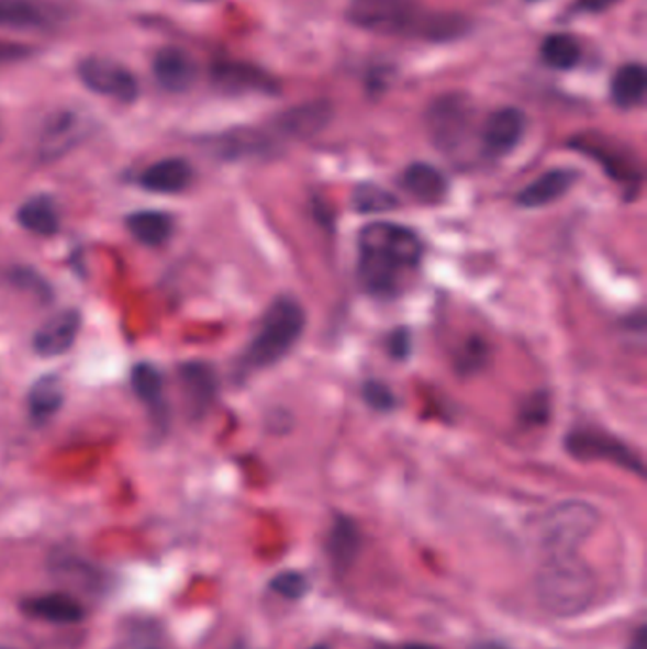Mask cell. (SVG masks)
<instances>
[{"label":"cell","instance_id":"1","mask_svg":"<svg viewBox=\"0 0 647 649\" xmlns=\"http://www.w3.org/2000/svg\"><path fill=\"white\" fill-rule=\"evenodd\" d=\"M357 278L375 296H393L401 291L404 276L422 260V242L416 232L395 223H370L357 238Z\"/></svg>","mask_w":647,"mask_h":649},{"label":"cell","instance_id":"2","mask_svg":"<svg viewBox=\"0 0 647 649\" xmlns=\"http://www.w3.org/2000/svg\"><path fill=\"white\" fill-rule=\"evenodd\" d=\"M348 18L370 33L417 36L433 43L454 41L469 29L464 15L430 12L417 0H352Z\"/></svg>","mask_w":647,"mask_h":649},{"label":"cell","instance_id":"3","mask_svg":"<svg viewBox=\"0 0 647 649\" xmlns=\"http://www.w3.org/2000/svg\"><path fill=\"white\" fill-rule=\"evenodd\" d=\"M596 581L583 560L570 555H549L537 573V596L555 615H576L591 604Z\"/></svg>","mask_w":647,"mask_h":649},{"label":"cell","instance_id":"4","mask_svg":"<svg viewBox=\"0 0 647 649\" xmlns=\"http://www.w3.org/2000/svg\"><path fill=\"white\" fill-rule=\"evenodd\" d=\"M306 327V315L299 302L281 296L266 310L257 335L242 357L244 370H260L279 363L299 343Z\"/></svg>","mask_w":647,"mask_h":649},{"label":"cell","instance_id":"5","mask_svg":"<svg viewBox=\"0 0 647 649\" xmlns=\"http://www.w3.org/2000/svg\"><path fill=\"white\" fill-rule=\"evenodd\" d=\"M570 147L599 161L605 174L610 175L613 181L623 184L626 190L633 192L640 189V161L633 148L620 139H613L604 133H579L570 141Z\"/></svg>","mask_w":647,"mask_h":649},{"label":"cell","instance_id":"6","mask_svg":"<svg viewBox=\"0 0 647 649\" xmlns=\"http://www.w3.org/2000/svg\"><path fill=\"white\" fill-rule=\"evenodd\" d=\"M599 523V513L591 505L568 502L550 511L542 524V544L549 555H570L589 538Z\"/></svg>","mask_w":647,"mask_h":649},{"label":"cell","instance_id":"7","mask_svg":"<svg viewBox=\"0 0 647 649\" xmlns=\"http://www.w3.org/2000/svg\"><path fill=\"white\" fill-rule=\"evenodd\" d=\"M564 447L568 450V455L573 456L576 460L610 461V463H615V466H620L626 471H633L636 475H646V469H644V461H642L640 456L636 455L626 443L613 437L610 433L592 429V427L571 429L566 435Z\"/></svg>","mask_w":647,"mask_h":649},{"label":"cell","instance_id":"8","mask_svg":"<svg viewBox=\"0 0 647 649\" xmlns=\"http://www.w3.org/2000/svg\"><path fill=\"white\" fill-rule=\"evenodd\" d=\"M473 126V105L461 93L437 99L427 111V130L433 145L440 150H456Z\"/></svg>","mask_w":647,"mask_h":649},{"label":"cell","instance_id":"9","mask_svg":"<svg viewBox=\"0 0 647 649\" xmlns=\"http://www.w3.org/2000/svg\"><path fill=\"white\" fill-rule=\"evenodd\" d=\"M78 77L86 88L99 96L116 99L120 103H133L140 98V85L124 65L107 57H88L78 65Z\"/></svg>","mask_w":647,"mask_h":649},{"label":"cell","instance_id":"10","mask_svg":"<svg viewBox=\"0 0 647 649\" xmlns=\"http://www.w3.org/2000/svg\"><path fill=\"white\" fill-rule=\"evenodd\" d=\"M90 130V122L77 111H59L46 120L38 139V156L41 160L52 161L62 158L70 148L86 137Z\"/></svg>","mask_w":647,"mask_h":649},{"label":"cell","instance_id":"11","mask_svg":"<svg viewBox=\"0 0 647 649\" xmlns=\"http://www.w3.org/2000/svg\"><path fill=\"white\" fill-rule=\"evenodd\" d=\"M211 78L219 90L226 93H278V80L266 70L242 61H221L213 65Z\"/></svg>","mask_w":647,"mask_h":649},{"label":"cell","instance_id":"12","mask_svg":"<svg viewBox=\"0 0 647 649\" xmlns=\"http://www.w3.org/2000/svg\"><path fill=\"white\" fill-rule=\"evenodd\" d=\"M526 132V116L521 109L507 107L490 114L482 127V145L492 156L511 153L521 143Z\"/></svg>","mask_w":647,"mask_h":649},{"label":"cell","instance_id":"13","mask_svg":"<svg viewBox=\"0 0 647 649\" xmlns=\"http://www.w3.org/2000/svg\"><path fill=\"white\" fill-rule=\"evenodd\" d=\"M80 331V314L77 310H63L59 314L52 315L48 322L42 323V327L35 333L33 346L42 357L63 356L72 348Z\"/></svg>","mask_w":647,"mask_h":649},{"label":"cell","instance_id":"14","mask_svg":"<svg viewBox=\"0 0 647 649\" xmlns=\"http://www.w3.org/2000/svg\"><path fill=\"white\" fill-rule=\"evenodd\" d=\"M153 70L158 85L174 93L190 90L198 77L194 59L188 56L185 49L174 48V46H167L156 54Z\"/></svg>","mask_w":647,"mask_h":649},{"label":"cell","instance_id":"15","mask_svg":"<svg viewBox=\"0 0 647 649\" xmlns=\"http://www.w3.org/2000/svg\"><path fill=\"white\" fill-rule=\"evenodd\" d=\"M179 377H181L182 391H185L190 414L203 416L209 411V406L213 405L216 390H219L215 370L202 361H190L181 365Z\"/></svg>","mask_w":647,"mask_h":649},{"label":"cell","instance_id":"16","mask_svg":"<svg viewBox=\"0 0 647 649\" xmlns=\"http://www.w3.org/2000/svg\"><path fill=\"white\" fill-rule=\"evenodd\" d=\"M194 171L182 158L156 161L141 174L140 184L154 194H179L192 182Z\"/></svg>","mask_w":647,"mask_h":649},{"label":"cell","instance_id":"17","mask_svg":"<svg viewBox=\"0 0 647 649\" xmlns=\"http://www.w3.org/2000/svg\"><path fill=\"white\" fill-rule=\"evenodd\" d=\"M576 179H578V174L573 169H549V171L539 175L536 181L529 182L528 187L516 195V203L526 210L549 205V203L560 200L573 187Z\"/></svg>","mask_w":647,"mask_h":649},{"label":"cell","instance_id":"18","mask_svg":"<svg viewBox=\"0 0 647 649\" xmlns=\"http://www.w3.org/2000/svg\"><path fill=\"white\" fill-rule=\"evenodd\" d=\"M399 182L412 198L422 203L443 202L448 194V181L443 171L424 161L411 164L401 174Z\"/></svg>","mask_w":647,"mask_h":649},{"label":"cell","instance_id":"19","mask_svg":"<svg viewBox=\"0 0 647 649\" xmlns=\"http://www.w3.org/2000/svg\"><path fill=\"white\" fill-rule=\"evenodd\" d=\"M333 119V109L325 101H313L306 105L294 107L283 112L278 120V127L281 132L294 137V139H306L317 135L325 130Z\"/></svg>","mask_w":647,"mask_h":649},{"label":"cell","instance_id":"20","mask_svg":"<svg viewBox=\"0 0 647 649\" xmlns=\"http://www.w3.org/2000/svg\"><path fill=\"white\" fill-rule=\"evenodd\" d=\"M23 612L42 619V622L59 623V625H69V623H80L83 619L82 604L72 598L70 594L52 593L33 596L21 604Z\"/></svg>","mask_w":647,"mask_h":649},{"label":"cell","instance_id":"21","mask_svg":"<svg viewBox=\"0 0 647 649\" xmlns=\"http://www.w3.org/2000/svg\"><path fill=\"white\" fill-rule=\"evenodd\" d=\"M361 547V534L357 524L348 517H338L328 531L327 552L336 572H346L354 566Z\"/></svg>","mask_w":647,"mask_h":649},{"label":"cell","instance_id":"22","mask_svg":"<svg viewBox=\"0 0 647 649\" xmlns=\"http://www.w3.org/2000/svg\"><path fill=\"white\" fill-rule=\"evenodd\" d=\"M647 72L642 65L626 64L615 70L610 86L612 101L620 109H634L646 99Z\"/></svg>","mask_w":647,"mask_h":649},{"label":"cell","instance_id":"23","mask_svg":"<svg viewBox=\"0 0 647 649\" xmlns=\"http://www.w3.org/2000/svg\"><path fill=\"white\" fill-rule=\"evenodd\" d=\"M18 221L25 231L44 238L54 236L59 231V213L56 203L48 195L29 198L18 211Z\"/></svg>","mask_w":647,"mask_h":649},{"label":"cell","instance_id":"24","mask_svg":"<svg viewBox=\"0 0 647 649\" xmlns=\"http://www.w3.org/2000/svg\"><path fill=\"white\" fill-rule=\"evenodd\" d=\"M125 224L133 238L148 247H160L174 234V219L161 211H137L127 216Z\"/></svg>","mask_w":647,"mask_h":649},{"label":"cell","instance_id":"25","mask_svg":"<svg viewBox=\"0 0 647 649\" xmlns=\"http://www.w3.org/2000/svg\"><path fill=\"white\" fill-rule=\"evenodd\" d=\"M29 414L35 422L52 418L63 405V384L54 374L38 378L29 391Z\"/></svg>","mask_w":647,"mask_h":649},{"label":"cell","instance_id":"26","mask_svg":"<svg viewBox=\"0 0 647 649\" xmlns=\"http://www.w3.org/2000/svg\"><path fill=\"white\" fill-rule=\"evenodd\" d=\"M132 388L135 391V395L150 406V411L154 412V416H160L164 414V380H161L160 370L156 369L150 363L135 365L132 370Z\"/></svg>","mask_w":647,"mask_h":649},{"label":"cell","instance_id":"27","mask_svg":"<svg viewBox=\"0 0 647 649\" xmlns=\"http://www.w3.org/2000/svg\"><path fill=\"white\" fill-rule=\"evenodd\" d=\"M542 59L553 69H573L581 59V46L573 36L555 33L543 41Z\"/></svg>","mask_w":647,"mask_h":649},{"label":"cell","instance_id":"28","mask_svg":"<svg viewBox=\"0 0 647 649\" xmlns=\"http://www.w3.org/2000/svg\"><path fill=\"white\" fill-rule=\"evenodd\" d=\"M46 14L33 0H0V27H36Z\"/></svg>","mask_w":647,"mask_h":649},{"label":"cell","instance_id":"29","mask_svg":"<svg viewBox=\"0 0 647 649\" xmlns=\"http://www.w3.org/2000/svg\"><path fill=\"white\" fill-rule=\"evenodd\" d=\"M397 198L390 190L382 189L372 182L359 184L354 192V208L359 213H386V211L395 210Z\"/></svg>","mask_w":647,"mask_h":649},{"label":"cell","instance_id":"30","mask_svg":"<svg viewBox=\"0 0 647 649\" xmlns=\"http://www.w3.org/2000/svg\"><path fill=\"white\" fill-rule=\"evenodd\" d=\"M130 644L133 649H175L164 627L154 619L133 622L130 625Z\"/></svg>","mask_w":647,"mask_h":649},{"label":"cell","instance_id":"31","mask_svg":"<svg viewBox=\"0 0 647 649\" xmlns=\"http://www.w3.org/2000/svg\"><path fill=\"white\" fill-rule=\"evenodd\" d=\"M216 147L224 156H244V154L263 153L266 143L258 133L236 132L221 137Z\"/></svg>","mask_w":647,"mask_h":649},{"label":"cell","instance_id":"32","mask_svg":"<svg viewBox=\"0 0 647 649\" xmlns=\"http://www.w3.org/2000/svg\"><path fill=\"white\" fill-rule=\"evenodd\" d=\"M270 589L274 593L287 598V601H299L302 596H306L308 591H310V581L302 573L283 572L278 573L270 581Z\"/></svg>","mask_w":647,"mask_h":649},{"label":"cell","instance_id":"33","mask_svg":"<svg viewBox=\"0 0 647 649\" xmlns=\"http://www.w3.org/2000/svg\"><path fill=\"white\" fill-rule=\"evenodd\" d=\"M487 359V344L482 343V338H471V340H467L466 346L456 356V367L461 372H475L484 365Z\"/></svg>","mask_w":647,"mask_h":649},{"label":"cell","instance_id":"34","mask_svg":"<svg viewBox=\"0 0 647 649\" xmlns=\"http://www.w3.org/2000/svg\"><path fill=\"white\" fill-rule=\"evenodd\" d=\"M362 399L375 411L388 412L395 406V395H393L390 385L378 382V380L365 382V385H362Z\"/></svg>","mask_w":647,"mask_h":649},{"label":"cell","instance_id":"35","mask_svg":"<svg viewBox=\"0 0 647 649\" xmlns=\"http://www.w3.org/2000/svg\"><path fill=\"white\" fill-rule=\"evenodd\" d=\"M521 418L528 426L545 424L549 418V398L539 391L534 398L526 399V403L522 406Z\"/></svg>","mask_w":647,"mask_h":649},{"label":"cell","instance_id":"36","mask_svg":"<svg viewBox=\"0 0 647 649\" xmlns=\"http://www.w3.org/2000/svg\"><path fill=\"white\" fill-rule=\"evenodd\" d=\"M411 348L412 338L409 328H397V331L391 333L390 340H388V349H390L393 359H401L403 361L411 354Z\"/></svg>","mask_w":647,"mask_h":649},{"label":"cell","instance_id":"37","mask_svg":"<svg viewBox=\"0 0 647 649\" xmlns=\"http://www.w3.org/2000/svg\"><path fill=\"white\" fill-rule=\"evenodd\" d=\"M31 56V49L21 44L0 43V65L15 64Z\"/></svg>","mask_w":647,"mask_h":649},{"label":"cell","instance_id":"38","mask_svg":"<svg viewBox=\"0 0 647 649\" xmlns=\"http://www.w3.org/2000/svg\"><path fill=\"white\" fill-rule=\"evenodd\" d=\"M620 0H578L576 2V10L578 12H584V14H600L607 8H612L613 4H617Z\"/></svg>","mask_w":647,"mask_h":649},{"label":"cell","instance_id":"39","mask_svg":"<svg viewBox=\"0 0 647 649\" xmlns=\"http://www.w3.org/2000/svg\"><path fill=\"white\" fill-rule=\"evenodd\" d=\"M628 649H647V630L646 627L638 628V633L634 635L633 642Z\"/></svg>","mask_w":647,"mask_h":649},{"label":"cell","instance_id":"40","mask_svg":"<svg viewBox=\"0 0 647 649\" xmlns=\"http://www.w3.org/2000/svg\"><path fill=\"white\" fill-rule=\"evenodd\" d=\"M376 649H437L433 646H425V644H401V646H382Z\"/></svg>","mask_w":647,"mask_h":649},{"label":"cell","instance_id":"41","mask_svg":"<svg viewBox=\"0 0 647 649\" xmlns=\"http://www.w3.org/2000/svg\"><path fill=\"white\" fill-rule=\"evenodd\" d=\"M475 649H507V648H505V646H501V644L488 642V644H480V646H477V648H475Z\"/></svg>","mask_w":647,"mask_h":649},{"label":"cell","instance_id":"42","mask_svg":"<svg viewBox=\"0 0 647 649\" xmlns=\"http://www.w3.org/2000/svg\"><path fill=\"white\" fill-rule=\"evenodd\" d=\"M310 649H331V648H327V646H313V648H310Z\"/></svg>","mask_w":647,"mask_h":649},{"label":"cell","instance_id":"43","mask_svg":"<svg viewBox=\"0 0 647 649\" xmlns=\"http://www.w3.org/2000/svg\"><path fill=\"white\" fill-rule=\"evenodd\" d=\"M0 141H2V120H0Z\"/></svg>","mask_w":647,"mask_h":649},{"label":"cell","instance_id":"44","mask_svg":"<svg viewBox=\"0 0 647 649\" xmlns=\"http://www.w3.org/2000/svg\"><path fill=\"white\" fill-rule=\"evenodd\" d=\"M200 2H208V0H200Z\"/></svg>","mask_w":647,"mask_h":649},{"label":"cell","instance_id":"45","mask_svg":"<svg viewBox=\"0 0 647 649\" xmlns=\"http://www.w3.org/2000/svg\"><path fill=\"white\" fill-rule=\"evenodd\" d=\"M532 2H536V0H532Z\"/></svg>","mask_w":647,"mask_h":649},{"label":"cell","instance_id":"46","mask_svg":"<svg viewBox=\"0 0 647 649\" xmlns=\"http://www.w3.org/2000/svg\"><path fill=\"white\" fill-rule=\"evenodd\" d=\"M4 649H7V648H4Z\"/></svg>","mask_w":647,"mask_h":649}]
</instances>
